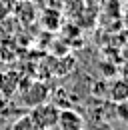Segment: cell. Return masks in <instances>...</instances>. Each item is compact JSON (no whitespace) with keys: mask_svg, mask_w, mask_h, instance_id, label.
Masks as SVG:
<instances>
[{"mask_svg":"<svg viewBox=\"0 0 128 130\" xmlns=\"http://www.w3.org/2000/svg\"><path fill=\"white\" fill-rule=\"evenodd\" d=\"M30 118L34 120V124L40 130H48L58 126V114H60V108L54 104V102H42L38 106L30 108Z\"/></svg>","mask_w":128,"mask_h":130,"instance_id":"6da1fadb","label":"cell"},{"mask_svg":"<svg viewBox=\"0 0 128 130\" xmlns=\"http://www.w3.org/2000/svg\"><path fill=\"white\" fill-rule=\"evenodd\" d=\"M58 128L60 130H84V118L74 108H60Z\"/></svg>","mask_w":128,"mask_h":130,"instance_id":"7a4b0ae2","label":"cell"},{"mask_svg":"<svg viewBox=\"0 0 128 130\" xmlns=\"http://www.w3.org/2000/svg\"><path fill=\"white\" fill-rule=\"evenodd\" d=\"M48 98H50V90H48L46 84H42V82H32L30 88L26 90V94H24V102H26V106H38V104H42V102H48Z\"/></svg>","mask_w":128,"mask_h":130,"instance_id":"3957f363","label":"cell"},{"mask_svg":"<svg viewBox=\"0 0 128 130\" xmlns=\"http://www.w3.org/2000/svg\"><path fill=\"white\" fill-rule=\"evenodd\" d=\"M108 98L114 104L128 100V80L126 78H116L108 84Z\"/></svg>","mask_w":128,"mask_h":130,"instance_id":"277c9868","label":"cell"},{"mask_svg":"<svg viewBox=\"0 0 128 130\" xmlns=\"http://www.w3.org/2000/svg\"><path fill=\"white\" fill-rule=\"evenodd\" d=\"M34 12H36V6L32 4L30 0H20L18 6H16V14H18V18H20L22 22H32V20L36 18Z\"/></svg>","mask_w":128,"mask_h":130,"instance_id":"5b68a950","label":"cell"},{"mask_svg":"<svg viewBox=\"0 0 128 130\" xmlns=\"http://www.w3.org/2000/svg\"><path fill=\"white\" fill-rule=\"evenodd\" d=\"M10 130H40V128L34 124L30 114H22V116H18L14 122L10 124Z\"/></svg>","mask_w":128,"mask_h":130,"instance_id":"8992f818","label":"cell"},{"mask_svg":"<svg viewBox=\"0 0 128 130\" xmlns=\"http://www.w3.org/2000/svg\"><path fill=\"white\" fill-rule=\"evenodd\" d=\"M116 116H118V120L128 124V100H122L116 104Z\"/></svg>","mask_w":128,"mask_h":130,"instance_id":"52a82bcc","label":"cell"},{"mask_svg":"<svg viewBox=\"0 0 128 130\" xmlns=\"http://www.w3.org/2000/svg\"><path fill=\"white\" fill-rule=\"evenodd\" d=\"M36 8H52L54 6V0H30Z\"/></svg>","mask_w":128,"mask_h":130,"instance_id":"ba28073f","label":"cell"},{"mask_svg":"<svg viewBox=\"0 0 128 130\" xmlns=\"http://www.w3.org/2000/svg\"><path fill=\"white\" fill-rule=\"evenodd\" d=\"M48 130H60V128H58V126H54V128H48Z\"/></svg>","mask_w":128,"mask_h":130,"instance_id":"9c48e42d","label":"cell"}]
</instances>
